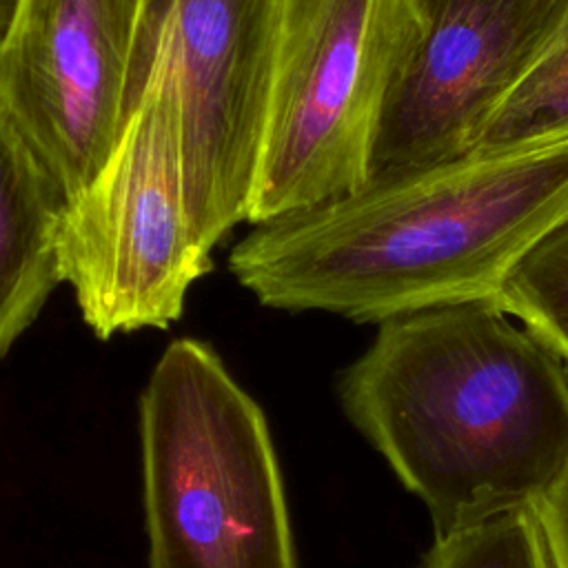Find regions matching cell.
I'll return each mask as SVG.
<instances>
[{
	"label": "cell",
	"instance_id": "1",
	"mask_svg": "<svg viewBox=\"0 0 568 568\" xmlns=\"http://www.w3.org/2000/svg\"><path fill=\"white\" fill-rule=\"evenodd\" d=\"M568 215V138L473 151L253 224L229 268L260 304L353 322L493 302L515 260Z\"/></svg>",
	"mask_w": 568,
	"mask_h": 568
},
{
	"label": "cell",
	"instance_id": "2",
	"mask_svg": "<svg viewBox=\"0 0 568 568\" xmlns=\"http://www.w3.org/2000/svg\"><path fill=\"white\" fill-rule=\"evenodd\" d=\"M339 397L435 537L535 506L568 466L564 359L486 300L379 322Z\"/></svg>",
	"mask_w": 568,
	"mask_h": 568
},
{
	"label": "cell",
	"instance_id": "3",
	"mask_svg": "<svg viewBox=\"0 0 568 568\" xmlns=\"http://www.w3.org/2000/svg\"><path fill=\"white\" fill-rule=\"evenodd\" d=\"M140 437L146 568H297L264 413L209 344L166 346Z\"/></svg>",
	"mask_w": 568,
	"mask_h": 568
},
{
	"label": "cell",
	"instance_id": "4",
	"mask_svg": "<svg viewBox=\"0 0 568 568\" xmlns=\"http://www.w3.org/2000/svg\"><path fill=\"white\" fill-rule=\"evenodd\" d=\"M58 262L100 339L166 328L213 268L186 204L180 100L162 49L131 58L124 124L95 178L67 202Z\"/></svg>",
	"mask_w": 568,
	"mask_h": 568
},
{
	"label": "cell",
	"instance_id": "5",
	"mask_svg": "<svg viewBox=\"0 0 568 568\" xmlns=\"http://www.w3.org/2000/svg\"><path fill=\"white\" fill-rule=\"evenodd\" d=\"M415 27L413 0H282L246 222L366 184L388 82Z\"/></svg>",
	"mask_w": 568,
	"mask_h": 568
},
{
	"label": "cell",
	"instance_id": "6",
	"mask_svg": "<svg viewBox=\"0 0 568 568\" xmlns=\"http://www.w3.org/2000/svg\"><path fill=\"white\" fill-rule=\"evenodd\" d=\"M282 0H140L133 53L162 49L180 100L186 204L213 251L246 222L275 69Z\"/></svg>",
	"mask_w": 568,
	"mask_h": 568
},
{
	"label": "cell",
	"instance_id": "7",
	"mask_svg": "<svg viewBox=\"0 0 568 568\" xmlns=\"http://www.w3.org/2000/svg\"><path fill=\"white\" fill-rule=\"evenodd\" d=\"M413 2L417 27L388 82L366 182L473 153L557 16V0Z\"/></svg>",
	"mask_w": 568,
	"mask_h": 568
},
{
	"label": "cell",
	"instance_id": "8",
	"mask_svg": "<svg viewBox=\"0 0 568 568\" xmlns=\"http://www.w3.org/2000/svg\"><path fill=\"white\" fill-rule=\"evenodd\" d=\"M140 0H18L0 51V113L67 200L124 124Z\"/></svg>",
	"mask_w": 568,
	"mask_h": 568
},
{
	"label": "cell",
	"instance_id": "9",
	"mask_svg": "<svg viewBox=\"0 0 568 568\" xmlns=\"http://www.w3.org/2000/svg\"><path fill=\"white\" fill-rule=\"evenodd\" d=\"M67 195L0 113V357L62 282L58 242Z\"/></svg>",
	"mask_w": 568,
	"mask_h": 568
},
{
	"label": "cell",
	"instance_id": "10",
	"mask_svg": "<svg viewBox=\"0 0 568 568\" xmlns=\"http://www.w3.org/2000/svg\"><path fill=\"white\" fill-rule=\"evenodd\" d=\"M568 138V0L535 62L484 129L475 151L537 146Z\"/></svg>",
	"mask_w": 568,
	"mask_h": 568
},
{
	"label": "cell",
	"instance_id": "11",
	"mask_svg": "<svg viewBox=\"0 0 568 568\" xmlns=\"http://www.w3.org/2000/svg\"><path fill=\"white\" fill-rule=\"evenodd\" d=\"M493 304L568 362V215L515 260Z\"/></svg>",
	"mask_w": 568,
	"mask_h": 568
},
{
	"label": "cell",
	"instance_id": "12",
	"mask_svg": "<svg viewBox=\"0 0 568 568\" xmlns=\"http://www.w3.org/2000/svg\"><path fill=\"white\" fill-rule=\"evenodd\" d=\"M424 568H552L532 506L435 537Z\"/></svg>",
	"mask_w": 568,
	"mask_h": 568
},
{
	"label": "cell",
	"instance_id": "13",
	"mask_svg": "<svg viewBox=\"0 0 568 568\" xmlns=\"http://www.w3.org/2000/svg\"><path fill=\"white\" fill-rule=\"evenodd\" d=\"M552 568H568V466L532 506Z\"/></svg>",
	"mask_w": 568,
	"mask_h": 568
},
{
	"label": "cell",
	"instance_id": "14",
	"mask_svg": "<svg viewBox=\"0 0 568 568\" xmlns=\"http://www.w3.org/2000/svg\"><path fill=\"white\" fill-rule=\"evenodd\" d=\"M16 7H18V0H0V51H2V44L7 40L9 27L13 22Z\"/></svg>",
	"mask_w": 568,
	"mask_h": 568
}]
</instances>
